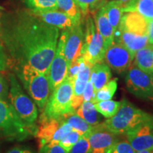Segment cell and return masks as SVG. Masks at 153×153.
I'll list each match as a JSON object with an SVG mask.
<instances>
[{
  "mask_svg": "<svg viewBox=\"0 0 153 153\" xmlns=\"http://www.w3.org/2000/svg\"><path fill=\"white\" fill-rule=\"evenodd\" d=\"M57 9L65 13L76 22H80L81 13L74 0H57Z\"/></svg>",
  "mask_w": 153,
  "mask_h": 153,
  "instance_id": "28",
  "label": "cell"
},
{
  "mask_svg": "<svg viewBox=\"0 0 153 153\" xmlns=\"http://www.w3.org/2000/svg\"><path fill=\"white\" fill-rule=\"evenodd\" d=\"M6 153H33L31 151L28 150V149H24L22 148H19V147H16V148H11L9 150L8 152Z\"/></svg>",
  "mask_w": 153,
  "mask_h": 153,
  "instance_id": "38",
  "label": "cell"
},
{
  "mask_svg": "<svg viewBox=\"0 0 153 153\" xmlns=\"http://www.w3.org/2000/svg\"><path fill=\"white\" fill-rule=\"evenodd\" d=\"M92 66L86 61L79 72L74 76L73 94L72 97V106L74 111L77 109L83 102V93L86 85L90 77L91 69Z\"/></svg>",
  "mask_w": 153,
  "mask_h": 153,
  "instance_id": "17",
  "label": "cell"
},
{
  "mask_svg": "<svg viewBox=\"0 0 153 153\" xmlns=\"http://www.w3.org/2000/svg\"><path fill=\"white\" fill-rule=\"evenodd\" d=\"M135 151L132 148L128 140L116 142L106 153H135Z\"/></svg>",
  "mask_w": 153,
  "mask_h": 153,
  "instance_id": "32",
  "label": "cell"
},
{
  "mask_svg": "<svg viewBox=\"0 0 153 153\" xmlns=\"http://www.w3.org/2000/svg\"><path fill=\"white\" fill-rule=\"evenodd\" d=\"M59 28L46 24L33 13L8 17L0 38L14 68L28 66L47 74L60 37Z\"/></svg>",
  "mask_w": 153,
  "mask_h": 153,
  "instance_id": "1",
  "label": "cell"
},
{
  "mask_svg": "<svg viewBox=\"0 0 153 153\" xmlns=\"http://www.w3.org/2000/svg\"><path fill=\"white\" fill-rule=\"evenodd\" d=\"M71 131V126L65 121L59 119H44L40 120V126L35 135L41 148L48 144L59 143Z\"/></svg>",
  "mask_w": 153,
  "mask_h": 153,
  "instance_id": "9",
  "label": "cell"
},
{
  "mask_svg": "<svg viewBox=\"0 0 153 153\" xmlns=\"http://www.w3.org/2000/svg\"><path fill=\"white\" fill-rule=\"evenodd\" d=\"M14 70L25 89L42 111L51 94L47 74L28 66L19 67Z\"/></svg>",
  "mask_w": 153,
  "mask_h": 153,
  "instance_id": "3",
  "label": "cell"
},
{
  "mask_svg": "<svg viewBox=\"0 0 153 153\" xmlns=\"http://www.w3.org/2000/svg\"><path fill=\"white\" fill-rule=\"evenodd\" d=\"M69 153H90L88 134L82 135L77 142L72 146Z\"/></svg>",
  "mask_w": 153,
  "mask_h": 153,
  "instance_id": "31",
  "label": "cell"
},
{
  "mask_svg": "<svg viewBox=\"0 0 153 153\" xmlns=\"http://www.w3.org/2000/svg\"><path fill=\"white\" fill-rule=\"evenodd\" d=\"M116 1H119V2L122 5H123V4H125L128 2V1H131V0H116Z\"/></svg>",
  "mask_w": 153,
  "mask_h": 153,
  "instance_id": "40",
  "label": "cell"
},
{
  "mask_svg": "<svg viewBox=\"0 0 153 153\" xmlns=\"http://www.w3.org/2000/svg\"><path fill=\"white\" fill-rule=\"evenodd\" d=\"M134 59L135 65L137 68L149 74H153V58L150 47L147 46L137 51Z\"/></svg>",
  "mask_w": 153,
  "mask_h": 153,
  "instance_id": "23",
  "label": "cell"
},
{
  "mask_svg": "<svg viewBox=\"0 0 153 153\" xmlns=\"http://www.w3.org/2000/svg\"><path fill=\"white\" fill-rule=\"evenodd\" d=\"M26 3L33 11L56 10L57 0H26Z\"/></svg>",
  "mask_w": 153,
  "mask_h": 153,
  "instance_id": "29",
  "label": "cell"
},
{
  "mask_svg": "<svg viewBox=\"0 0 153 153\" xmlns=\"http://www.w3.org/2000/svg\"><path fill=\"white\" fill-rule=\"evenodd\" d=\"M148 46H149V47H150L151 49H152V50H153V45H150V44H149V45H148Z\"/></svg>",
  "mask_w": 153,
  "mask_h": 153,
  "instance_id": "43",
  "label": "cell"
},
{
  "mask_svg": "<svg viewBox=\"0 0 153 153\" xmlns=\"http://www.w3.org/2000/svg\"><path fill=\"white\" fill-rule=\"evenodd\" d=\"M120 106V101L110 100L101 101L94 103L95 109L106 118L113 117L117 113Z\"/></svg>",
  "mask_w": 153,
  "mask_h": 153,
  "instance_id": "26",
  "label": "cell"
},
{
  "mask_svg": "<svg viewBox=\"0 0 153 153\" xmlns=\"http://www.w3.org/2000/svg\"><path fill=\"white\" fill-rule=\"evenodd\" d=\"M90 153H106L118 141L116 135L108 131L103 123L92 126L88 133Z\"/></svg>",
  "mask_w": 153,
  "mask_h": 153,
  "instance_id": "13",
  "label": "cell"
},
{
  "mask_svg": "<svg viewBox=\"0 0 153 153\" xmlns=\"http://www.w3.org/2000/svg\"><path fill=\"white\" fill-rule=\"evenodd\" d=\"M8 65V58L2 43L0 41V71H4Z\"/></svg>",
  "mask_w": 153,
  "mask_h": 153,
  "instance_id": "37",
  "label": "cell"
},
{
  "mask_svg": "<svg viewBox=\"0 0 153 153\" xmlns=\"http://www.w3.org/2000/svg\"><path fill=\"white\" fill-rule=\"evenodd\" d=\"M32 13L39 17L41 20L51 26L58 28L59 29L66 30L73 27L80 22H76L65 13L61 11L48 10V11H33Z\"/></svg>",
  "mask_w": 153,
  "mask_h": 153,
  "instance_id": "15",
  "label": "cell"
},
{
  "mask_svg": "<svg viewBox=\"0 0 153 153\" xmlns=\"http://www.w3.org/2000/svg\"><path fill=\"white\" fill-rule=\"evenodd\" d=\"M67 37L68 29L63 30L59 37L56 51L47 73L51 93L68 77V66L64 52Z\"/></svg>",
  "mask_w": 153,
  "mask_h": 153,
  "instance_id": "8",
  "label": "cell"
},
{
  "mask_svg": "<svg viewBox=\"0 0 153 153\" xmlns=\"http://www.w3.org/2000/svg\"><path fill=\"white\" fill-rule=\"evenodd\" d=\"M116 33H118L116 41L123 44L134 55L139 50L144 48L149 45L148 35H138L120 30H118L115 35Z\"/></svg>",
  "mask_w": 153,
  "mask_h": 153,
  "instance_id": "18",
  "label": "cell"
},
{
  "mask_svg": "<svg viewBox=\"0 0 153 153\" xmlns=\"http://www.w3.org/2000/svg\"><path fill=\"white\" fill-rule=\"evenodd\" d=\"M75 113L91 126L100 123L99 112L95 109L91 101H83Z\"/></svg>",
  "mask_w": 153,
  "mask_h": 153,
  "instance_id": "24",
  "label": "cell"
},
{
  "mask_svg": "<svg viewBox=\"0 0 153 153\" xmlns=\"http://www.w3.org/2000/svg\"><path fill=\"white\" fill-rule=\"evenodd\" d=\"M9 89L8 98L19 118L30 128L36 132L35 123L38 118V109L35 103L23 90L16 76L9 74Z\"/></svg>",
  "mask_w": 153,
  "mask_h": 153,
  "instance_id": "5",
  "label": "cell"
},
{
  "mask_svg": "<svg viewBox=\"0 0 153 153\" xmlns=\"http://www.w3.org/2000/svg\"><path fill=\"white\" fill-rule=\"evenodd\" d=\"M106 52L103 38L91 17L87 20L86 33L82 49V56L91 65L102 62Z\"/></svg>",
  "mask_w": 153,
  "mask_h": 153,
  "instance_id": "7",
  "label": "cell"
},
{
  "mask_svg": "<svg viewBox=\"0 0 153 153\" xmlns=\"http://www.w3.org/2000/svg\"><path fill=\"white\" fill-rule=\"evenodd\" d=\"M118 79L115 78L112 80H109L106 85L97 91L95 94V99L93 104L101 101L110 100L113 98L115 92L116 91L118 87Z\"/></svg>",
  "mask_w": 153,
  "mask_h": 153,
  "instance_id": "27",
  "label": "cell"
},
{
  "mask_svg": "<svg viewBox=\"0 0 153 153\" xmlns=\"http://www.w3.org/2000/svg\"><path fill=\"white\" fill-rule=\"evenodd\" d=\"M152 118V116L140 109L129 101L123 99L117 113L103 122V124L108 131L118 135L126 134L130 130Z\"/></svg>",
  "mask_w": 153,
  "mask_h": 153,
  "instance_id": "2",
  "label": "cell"
},
{
  "mask_svg": "<svg viewBox=\"0 0 153 153\" xmlns=\"http://www.w3.org/2000/svg\"><path fill=\"white\" fill-rule=\"evenodd\" d=\"M74 79L67 77L50 95L42 111L40 120L60 119L65 115L75 111L72 106Z\"/></svg>",
  "mask_w": 153,
  "mask_h": 153,
  "instance_id": "4",
  "label": "cell"
},
{
  "mask_svg": "<svg viewBox=\"0 0 153 153\" xmlns=\"http://www.w3.org/2000/svg\"><path fill=\"white\" fill-rule=\"evenodd\" d=\"M99 0H74L79 8L84 14H87L89 9L94 6Z\"/></svg>",
  "mask_w": 153,
  "mask_h": 153,
  "instance_id": "35",
  "label": "cell"
},
{
  "mask_svg": "<svg viewBox=\"0 0 153 153\" xmlns=\"http://www.w3.org/2000/svg\"><path fill=\"white\" fill-rule=\"evenodd\" d=\"M149 21L135 11L126 12L122 16L118 30L138 35H148Z\"/></svg>",
  "mask_w": 153,
  "mask_h": 153,
  "instance_id": "16",
  "label": "cell"
},
{
  "mask_svg": "<svg viewBox=\"0 0 153 153\" xmlns=\"http://www.w3.org/2000/svg\"><path fill=\"white\" fill-rule=\"evenodd\" d=\"M39 153H69L59 143L48 144L39 148Z\"/></svg>",
  "mask_w": 153,
  "mask_h": 153,
  "instance_id": "33",
  "label": "cell"
},
{
  "mask_svg": "<svg viewBox=\"0 0 153 153\" xmlns=\"http://www.w3.org/2000/svg\"><path fill=\"white\" fill-rule=\"evenodd\" d=\"M150 76L151 82H152V87H153V74H150Z\"/></svg>",
  "mask_w": 153,
  "mask_h": 153,
  "instance_id": "42",
  "label": "cell"
},
{
  "mask_svg": "<svg viewBox=\"0 0 153 153\" xmlns=\"http://www.w3.org/2000/svg\"><path fill=\"white\" fill-rule=\"evenodd\" d=\"M126 84L128 90L135 97L153 101V87L149 74L133 67L128 72Z\"/></svg>",
  "mask_w": 153,
  "mask_h": 153,
  "instance_id": "10",
  "label": "cell"
},
{
  "mask_svg": "<svg viewBox=\"0 0 153 153\" xmlns=\"http://www.w3.org/2000/svg\"><path fill=\"white\" fill-rule=\"evenodd\" d=\"M123 12L135 11L147 20H153V0H131L122 5Z\"/></svg>",
  "mask_w": 153,
  "mask_h": 153,
  "instance_id": "21",
  "label": "cell"
},
{
  "mask_svg": "<svg viewBox=\"0 0 153 153\" xmlns=\"http://www.w3.org/2000/svg\"><path fill=\"white\" fill-rule=\"evenodd\" d=\"M36 133L21 120L9 103L0 99V136L21 141Z\"/></svg>",
  "mask_w": 153,
  "mask_h": 153,
  "instance_id": "6",
  "label": "cell"
},
{
  "mask_svg": "<svg viewBox=\"0 0 153 153\" xmlns=\"http://www.w3.org/2000/svg\"><path fill=\"white\" fill-rule=\"evenodd\" d=\"M135 153H153V150H140V151H137Z\"/></svg>",
  "mask_w": 153,
  "mask_h": 153,
  "instance_id": "39",
  "label": "cell"
},
{
  "mask_svg": "<svg viewBox=\"0 0 153 153\" xmlns=\"http://www.w3.org/2000/svg\"><path fill=\"white\" fill-rule=\"evenodd\" d=\"M84 38L85 34L81 23L68 29V37L65 45L64 52L68 68L76 59L82 56Z\"/></svg>",
  "mask_w": 153,
  "mask_h": 153,
  "instance_id": "14",
  "label": "cell"
},
{
  "mask_svg": "<svg viewBox=\"0 0 153 153\" xmlns=\"http://www.w3.org/2000/svg\"><path fill=\"white\" fill-rule=\"evenodd\" d=\"M152 58H153V50H152Z\"/></svg>",
  "mask_w": 153,
  "mask_h": 153,
  "instance_id": "44",
  "label": "cell"
},
{
  "mask_svg": "<svg viewBox=\"0 0 153 153\" xmlns=\"http://www.w3.org/2000/svg\"><path fill=\"white\" fill-rule=\"evenodd\" d=\"M82 135L75 131H72L69 133L66 136H65L61 140L59 144L62 148H63L66 151L69 152L71 150L72 146L77 142L78 140L80 138Z\"/></svg>",
  "mask_w": 153,
  "mask_h": 153,
  "instance_id": "30",
  "label": "cell"
},
{
  "mask_svg": "<svg viewBox=\"0 0 153 153\" xmlns=\"http://www.w3.org/2000/svg\"><path fill=\"white\" fill-rule=\"evenodd\" d=\"M103 7L106 11L107 18L111 25L115 35L119 28L120 20L123 16L122 4L119 1L114 0L107 3Z\"/></svg>",
  "mask_w": 153,
  "mask_h": 153,
  "instance_id": "22",
  "label": "cell"
},
{
  "mask_svg": "<svg viewBox=\"0 0 153 153\" xmlns=\"http://www.w3.org/2000/svg\"><path fill=\"white\" fill-rule=\"evenodd\" d=\"M149 38V44L150 45H153V35L148 37Z\"/></svg>",
  "mask_w": 153,
  "mask_h": 153,
  "instance_id": "41",
  "label": "cell"
},
{
  "mask_svg": "<svg viewBox=\"0 0 153 153\" xmlns=\"http://www.w3.org/2000/svg\"><path fill=\"white\" fill-rule=\"evenodd\" d=\"M135 55L118 41H114L106 50L104 60L106 65L118 73L126 71L131 66Z\"/></svg>",
  "mask_w": 153,
  "mask_h": 153,
  "instance_id": "11",
  "label": "cell"
},
{
  "mask_svg": "<svg viewBox=\"0 0 153 153\" xmlns=\"http://www.w3.org/2000/svg\"><path fill=\"white\" fill-rule=\"evenodd\" d=\"M126 134L127 140L135 152L153 150V118L130 130Z\"/></svg>",
  "mask_w": 153,
  "mask_h": 153,
  "instance_id": "12",
  "label": "cell"
},
{
  "mask_svg": "<svg viewBox=\"0 0 153 153\" xmlns=\"http://www.w3.org/2000/svg\"><path fill=\"white\" fill-rule=\"evenodd\" d=\"M9 85L7 79L0 74V99L6 100L9 97Z\"/></svg>",
  "mask_w": 153,
  "mask_h": 153,
  "instance_id": "36",
  "label": "cell"
},
{
  "mask_svg": "<svg viewBox=\"0 0 153 153\" xmlns=\"http://www.w3.org/2000/svg\"><path fill=\"white\" fill-rule=\"evenodd\" d=\"M95 91L93 83L90 80L87 82L83 93V101H91L94 103L95 99Z\"/></svg>",
  "mask_w": 153,
  "mask_h": 153,
  "instance_id": "34",
  "label": "cell"
},
{
  "mask_svg": "<svg viewBox=\"0 0 153 153\" xmlns=\"http://www.w3.org/2000/svg\"><path fill=\"white\" fill-rule=\"evenodd\" d=\"M95 24L96 28L103 38L104 47L106 50L114 41L115 36L114 31L108 22L104 7H102L96 15Z\"/></svg>",
  "mask_w": 153,
  "mask_h": 153,
  "instance_id": "19",
  "label": "cell"
},
{
  "mask_svg": "<svg viewBox=\"0 0 153 153\" xmlns=\"http://www.w3.org/2000/svg\"><path fill=\"white\" fill-rule=\"evenodd\" d=\"M111 72L106 64L100 62L94 65L91 69L89 80L92 82L95 93L111 79Z\"/></svg>",
  "mask_w": 153,
  "mask_h": 153,
  "instance_id": "20",
  "label": "cell"
},
{
  "mask_svg": "<svg viewBox=\"0 0 153 153\" xmlns=\"http://www.w3.org/2000/svg\"><path fill=\"white\" fill-rule=\"evenodd\" d=\"M59 120L67 122L71 126L72 131L78 132L82 135L88 134L92 128V126L87 123L83 118L79 117L75 111L65 115Z\"/></svg>",
  "mask_w": 153,
  "mask_h": 153,
  "instance_id": "25",
  "label": "cell"
}]
</instances>
